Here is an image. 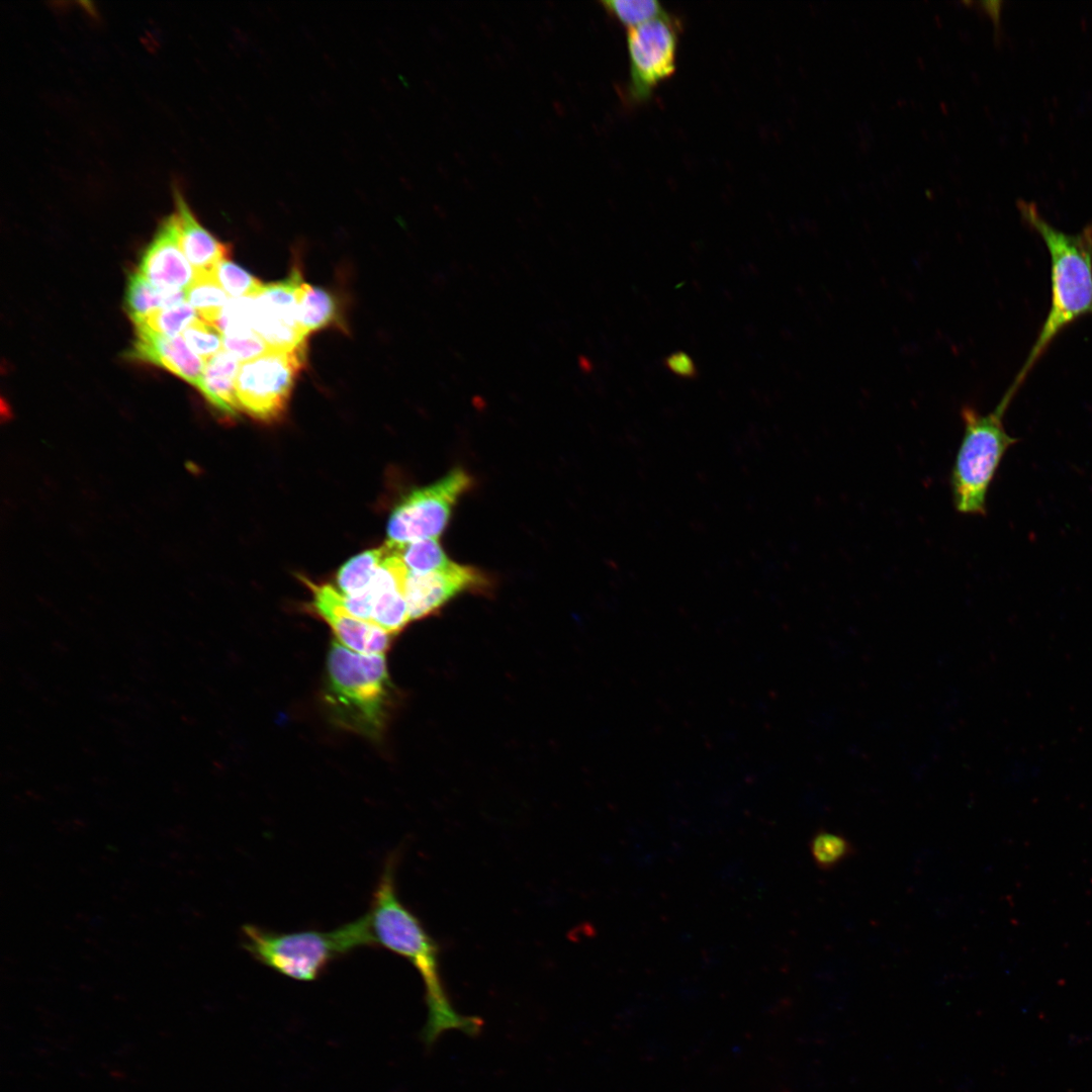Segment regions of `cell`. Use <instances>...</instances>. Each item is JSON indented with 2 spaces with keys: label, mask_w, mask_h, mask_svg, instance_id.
<instances>
[{
  "label": "cell",
  "mask_w": 1092,
  "mask_h": 1092,
  "mask_svg": "<svg viewBox=\"0 0 1092 1092\" xmlns=\"http://www.w3.org/2000/svg\"><path fill=\"white\" fill-rule=\"evenodd\" d=\"M607 12L628 28L667 14L657 0H604Z\"/></svg>",
  "instance_id": "7402d4cb"
},
{
  "label": "cell",
  "mask_w": 1092,
  "mask_h": 1092,
  "mask_svg": "<svg viewBox=\"0 0 1092 1092\" xmlns=\"http://www.w3.org/2000/svg\"><path fill=\"white\" fill-rule=\"evenodd\" d=\"M390 690L384 654H362L332 642L324 699L339 725L378 738L387 718Z\"/></svg>",
  "instance_id": "277c9868"
},
{
  "label": "cell",
  "mask_w": 1092,
  "mask_h": 1092,
  "mask_svg": "<svg viewBox=\"0 0 1092 1092\" xmlns=\"http://www.w3.org/2000/svg\"><path fill=\"white\" fill-rule=\"evenodd\" d=\"M189 348L205 361L223 350V336L199 316L182 333Z\"/></svg>",
  "instance_id": "d4e9b609"
},
{
  "label": "cell",
  "mask_w": 1092,
  "mask_h": 1092,
  "mask_svg": "<svg viewBox=\"0 0 1092 1092\" xmlns=\"http://www.w3.org/2000/svg\"><path fill=\"white\" fill-rule=\"evenodd\" d=\"M679 22L665 14L627 31L629 79L626 95L633 103L647 101L654 89L675 71Z\"/></svg>",
  "instance_id": "ba28073f"
},
{
  "label": "cell",
  "mask_w": 1092,
  "mask_h": 1092,
  "mask_svg": "<svg viewBox=\"0 0 1092 1092\" xmlns=\"http://www.w3.org/2000/svg\"><path fill=\"white\" fill-rule=\"evenodd\" d=\"M664 365L670 372L679 377L693 379L698 376L696 363L685 352L671 353L664 359Z\"/></svg>",
  "instance_id": "4316f807"
},
{
  "label": "cell",
  "mask_w": 1092,
  "mask_h": 1092,
  "mask_svg": "<svg viewBox=\"0 0 1092 1092\" xmlns=\"http://www.w3.org/2000/svg\"><path fill=\"white\" fill-rule=\"evenodd\" d=\"M396 861V854L386 859L367 912L375 946L402 957L419 973L428 1008V1019L422 1030V1039L427 1045H432L448 1030L475 1035L482 1021L475 1016L460 1014L452 1006L441 976L440 946L398 896Z\"/></svg>",
  "instance_id": "6da1fadb"
},
{
  "label": "cell",
  "mask_w": 1092,
  "mask_h": 1092,
  "mask_svg": "<svg viewBox=\"0 0 1092 1092\" xmlns=\"http://www.w3.org/2000/svg\"><path fill=\"white\" fill-rule=\"evenodd\" d=\"M241 362L231 353L221 350L208 359L197 389L221 414L236 417L240 411L236 379Z\"/></svg>",
  "instance_id": "5bb4252c"
},
{
  "label": "cell",
  "mask_w": 1092,
  "mask_h": 1092,
  "mask_svg": "<svg viewBox=\"0 0 1092 1092\" xmlns=\"http://www.w3.org/2000/svg\"><path fill=\"white\" fill-rule=\"evenodd\" d=\"M174 199L180 245L184 255L195 274L212 273L219 262L228 259L230 247L219 242L198 222L177 188L174 189Z\"/></svg>",
  "instance_id": "4fadbf2b"
},
{
  "label": "cell",
  "mask_w": 1092,
  "mask_h": 1092,
  "mask_svg": "<svg viewBox=\"0 0 1092 1092\" xmlns=\"http://www.w3.org/2000/svg\"><path fill=\"white\" fill-rule=\"evenodd\" d=\"M186 301V291L165 290L156 287L138 271L128 276L124 307L134 325L143 322L152 312L175 306Z\"/></svg>",
  "instance_id": "9a60e30c"
},
{
  "label": "cell",
  "mask_w": 1092,
  "mask_h": 1092,
  "mask_svg": "<svg viewBox=\"0 0 1092 1092\" xmlns=\"http://www.w3.org/2000/svg\"><path fill=\"white\" fill-rule=\"evenodd\" d=\"M1016 393L1009 386L995 408L986 415L970 405L961 410L964 433L949 474L952 503L961 514H987L991 482L1006 451L1018 442L1003 424Z\"/></svg>",
  "instance_id": "5b68a950"
},
{
  "label": "cell",
  "mask_w": 1092,
  "mask_h": 1092,
  "mask_svg": "<svg viewBox=\"0 0 1092 1092\" xmlns=\"http://www.w3.org/2000/svg\"><path fill=\"white\" fill-rule=\"evenodd\" d=\"M229 300V294L217 283L212 273L196 274L194 282L186 290V301L202 321L210 325H214Z\"/></svg>",
  "instance_id": "d6986e66"
},
{
  "label": "cell",
  "mask_w": 1092,
  "mask_h": 1092,
  "mask_svg": "<svg viewBox=\"0 0 1092 1092\" xmlns=\"http://www.w3.org/2000/svg\"><path fill=\"white\" fill-rule=\"evenodd\" d=\"M388 551L389 545L386 542L380 547L361 552L349 559L337 573L338 590L346 597L357 596L367 590Z\"/></svg>",
  "instance_id": "ac0fdd59"
},
{
  "label": "cell",
  "mask_w": 1092,
  "mask_h": 1092,
  "mask_svg": "<svg viewBox=\"0 0 1092 1092\" xmlns=\"http://www.w3.org/2000/svg\"><path fill=\"white\" fill-rule=\"evenodd\" d=\"M809 848L816 867L824 872L835 870L856 854V848L848 838L824 828L813 834Z\"/></svg>",
  "instance_id": "ffe728a7"
},
{
  "label": "cell",
  "mask_w": 1092,
  "mask_h": 1092,
  "mask_svg": "<svg viewBox=\"0 0 1092 1092\" xmlns=\"http://www.w3.org/2000/svg\"><path fill=\"white\" fill-rule=\"evenodd\" d=\"M304 582L312 594L314 612L330 626L338 642L362 654H385L393 635L377 625L353 616L345 607L343 596L331 584Z\"/></svg>",
  "instance_id": "30bf717a"
},
{
  "label": "cell",
  "mask_w": 1092,
  "mask_h": 1092,
  "mask_svg": "<svg viewBox=\"0 0 1092 1092\" xmlns=\"http://www.w3.org/2000/svg\"><path fill=\"white\" fill-rule=\"evenodd\" d=\"M198 317L195 309L184 301L172 307L158 309L149 314L135 327H145L167 337H176L183 333Z\"/></svg>",
  "instance_id": "cb8c5ba5"
},
{
  "label": "cell",
  "mask_w": 1092,
  "mask_h": 1092,
  "mask_svg": "<svg viewBox=\"0 0 1092 1092\" xmlns=\"http://www.w3.org/2000/svg\"><path fill=\"white\" fill-rule=\"evenodd\" d=\"M1022 218L1042 239L1051 258V306L1026 360L1011 385L1017 389L1055 338L1092 314V223L1067 234L1049 223L1035 204L1020 200Z\"/></svg>",
  "instance_id": "7a4b0ae2"
},
{
  "label": "cell",
  "mask_w": 1092,
  "mask_h": 1092,
  "mask_svg": "<svg viewBox=\"0 0 1092 1092\" xmlns=\"http://www.w3.org/2000/svg\"><path fill=\"white\" fill-rule=\"evenodd\" d=\"M242 946L258 963L293 980H316L334 961L375 946L368 913L328 931L276 932L253 924L241 930Z\"/></svg>",
  "instance_id": "3957f363"
},
{
  "label": "cell",
  "mask_w": 1092,
  "mask_h": 1092,
  "mask_svg": "<svg viewBox=\"0 0 1092 1092\" xmlns=\"http://www.w3.org/2000/svg\"><path fill=\"white\" fill-rule=\"evenodd\" d=\"M488 580L475 567L451 562L447 567L428 573L408 572L404 597L411 621L426 618L454 597L467 590L484 589Z\"/></svg>",
  "instance_id": "9c48e42d"
},
{
  "label": "cell",
  "mask_w": 1092,
  "mask_h": 1092,
  "mask_svg": "<svg viewBox=\"0 0 1092 1092\" xmlns=\"http://www.w3.org/2000/svg\"><path fill=\"white\" fill-rule=\"evenodd\" d=\"M401 558L412 573H428L447 567V557L437 538L398 544Z\"/></svg>",
  "instance_id": "44dd1931"
},
{
  "label": "cell",
  "mask_w": 1092,
  "mask_h": 1092,
  "mask_svg": "<svg viewBox=\"0 0 1092 1092\" xmlns=\"http://www.w3.org/2000/svg\"><path fill=\"white\" fill-rule=\"evenodd\" d=\"M136 271L149 282L165 290L186 291L195 280V271L180 245L175 213L165 217L141 256Z\"/></svg>",
  "instance_id": "8fae6325"
},
{
  "label": "cell",
  "mask_w": 1092,
  "mask_h": 1092,
  "mask_svg": "<svg viewBox=\"0 0 1092 1092\" xmlns=\"http://www.w3.org/2000/svg\"><path fill=\"white\" fill-rule=\"evenodd\" d=\"M212 275L233 298L254 297L259 294L264 285L258 278L229 258L215 266Z\"/></svg>",
  "instance_id": "603a6c76"
},
{
  "label": "cell",
  "mask_w": 1092,
  "mask_h": 1092,
  "mask_svg": "<svg viewBox=\"0 0 1092 1092\" xmlns=\"http://www.w3.org/2000/svg\"><path fill=\"white\" fill-rule=\"evenodd\" d=\"M124 357L164 368L196 388L206 363L182 336L167 337L145 327H135L134 340Z\"/></svg>",
  "instance_id": "7c38bea8"
},
{
  "label": "cell",
  "mask_w": 1092,
  "mask_h": 1092,
  "mask_svg": "<svg viewBox=\"0 0 1092 1092\" xmlns=\"http://www.w3.org/2000/svg\"><path fill=\"white\" fill-rule=\"evenodd\" d=\"M471 484L468 473L457 468L438 481L408 492L389 516L388 542L406 544L438 538L448 524L453 507Z\"/></svg>",
  "instance_id": "52a82bcc"
},
{
  "label": "cell",
  "mask_w": 1092,
  "mask_h": 1092,
  "mask_svg": "<svg viewBox=\"0 0 1092 1092\" xmlns=\"http://www.w3.org/2000/svg\"><path fill=\"white\" fill-rule=\"evenodd\" d=\"M305 362L306 346L291 351L273 349L241 363L236 379L240 410L261 422L281 419Z\"/></svg>",
  "instance_id": "8992f818"
},
{
  "label": "cell",
  "mask_w": 1092,
  "mask_h": 1092,
  "mask_svg": "<svg viewBox=\"0 0 1092 1092\" xmlns=\"http://www.w3.org/2000/svg\"><path fill=\"white\" fill-rule=\"evenodd\" d=\"M223 350L244 363L273 349L256 332H252L243 336L223 337Z\"/></svg>",
  "instance_id": "484cf974"
},
{
  "label": "cell",
  "mask_w": 1092,
  "mask_h": 1092,
  "mask_svg": "<svg viewBox=\"0 0 1092 1092\" xmlns=\"http://www.w3.org/2000/svg\"><path fill=\"white\" fill-rule=\"evenodd\" d=\"M341 326L339 300L328 290L303 282L297 305V327L307 337L310 333Z\"/></svg>",
  "instance_id": "2e32d148"
},
{
  "label": "cell",
  "mask_w": 1092,
  "mask_h": 1092,
  "mask_svg": "<svg viewBox=\"0 0 1092 1092\" xmlns=\"http://www.w3.org/2000/svg\"><path fill=\"white\" fill-rule=\"evenodd\" d=\"M303 282L298 270H293L281 281L264 284L259 294L254 296L257 311L298 329L297 305Z\"/></svg>",
  "instance_id": "e0dca14e"
}]
</instances>
